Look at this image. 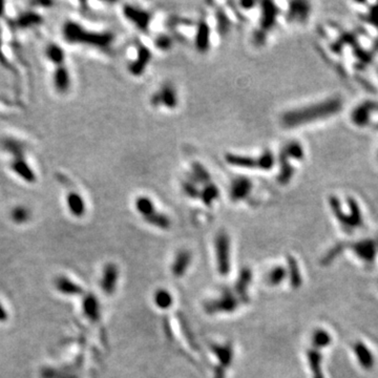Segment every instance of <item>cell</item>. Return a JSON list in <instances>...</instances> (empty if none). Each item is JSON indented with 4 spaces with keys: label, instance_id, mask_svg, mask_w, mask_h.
I'll return each instance as SVG.
<instances>
[{
    "label": "cell",
    "instance_id": "6da1fadb",
    "mask_svg": "<svg viewBox=\"0 0 378 378\" xmlns=\"http://www.w3.org/2000/svg\"><path fill=\"white\" fill-rule=\"evenodd\" d=\"M226 162H228L230 165L246 167L249 169H269L273 164V157L269 152L264 153L263 156L259 158H251L240 155H227Z\"/></svg>",
    "mask_w": 378,
    "mask_h": 378
},
{
    "label": "cell",
    "instance_id": "7a4b0ae2",
    "mask_svg": "<svg viewBox=\"0 0 378 378\" xmlns=\"http://www.w3.org/2000/svg\"><path fill=\"white\" fill-rule=\"evenodd\" d=\"M215 257L218 271L221 275H227L230 271V240L228 234L221 233L215 238Z\"/></svg>",
    "mask_w": 378,
    "mask_h": 378
},
{
    "label": "cell",
    "instance_id": "3957f363",
    "mask_svg": "<svg viewBox=\"0 0 378 378\" xmlns=\"http://www.w3.org/2000/svg\"><path fill=\"white\" fill-rule=\"evenodd\" d=\"M237 306L238 300L235 295L230 292H225L221 297L207 303L205 309L208 313H229L233 312Z\"/></svg>",
    "mask_w": 378,
    "mask_h": 378
},
{
    "label": "cell",
    "instance_id": "277c9868",
    "mask_svg": "<svg viewBox=\"0 0 378 378\" xmlns=\"http://www.w3.org/2000/svg\"><path fill=\"white\" fill-rule=\"evenodd\" d=\"M119 280V268L114 263L106 264L103 268L101 280H100V288L106 295H112L117 288Z\"/></svg>",
    "mask_w": 378,
    "mask_h": 378
},
{
    "label": "cell",
    "instance_id": "5b68a950",
    "mask_svg": "<svg viewBox=\"0 0 378 378\" xmlns=\"http://www.w3.org/2000/svg\"><path fill=\"white\" fill-rule=\"evenodd\" d=\"M54 286L56 290L62 295L66 296H79L83 294V288L78 283L74 282L66 275H58L54 281Z\"/></svg>",
    "mask_w": 378,
    "mask_h": 378
},
{
    "label": "cell",
    "instance_id": "8992f818",
    "mask_svg": "<svg viewBox=\"0 0 378 378\" xmlns=\"http://www.w3.org/2000/svg\"><path fill=\"white\" fill-rule=\"evenodd\" d=\"M81 307L83 315L89 321L97 322L101 318V306H100L98 298L92 293H87L83 296Z\"/></svg>",
    "mask_w": 378,
    "mask_h": 378
},
{
    "label": "cell",
    "instance_id": "52a82bcc",
    "mask_svg": "<svg viewBox=\"0 0 378 378\" xmlns=\"http://www.w3.org/2000/svg\"><path fill=\"white\" fill-rule=\"evenodd\" d=\"M65 204L68 208V211L71 212L74 217L81 218L86 214V203H84V200L82 199L79 192L65 189Z\"/></svg>",
    "mask_w": 378,
    "mask_h": 378
},
{
    "label": "cell",
    "instance_id": "ba28073f",
    "mask_svg": "<svg viewBox=\"0 0 378 378\" xmlns=\"http://www.w3.org/2000/svg\"><path fill=\"white\" fill-rule=\"evenodd\" d=\"M191 263V253L187 250H181L176 254L172 266V272L175 277H181L186 273Z\"/></svg>",
    "mask_w": 378,
    "mask_h": 378
},
{
    "label": "cell",
    "instance_id": "9c48e42d",
    "mask_svg": "<svg viewBox=\"0 0 378 378\" xmlns=\"http://www.w3.org/2000/svg\"><path fill=\"white\" fill-rule=\"evenodd\" d=\"M211 350L219 359L222 368L226 369L231 365L233 359V349L230 344L214 345L211 347Z\"/></svg>",
    "mask_w": 378,
    "mask_h": 378
},
{
    "label": "cell",
    "instance_id": "30bf717a",
    "mask_svg": "<svg viewBox=\"0 0 378 378\" xmlns=\"http://www.w3.org/2000/svg\"><path fill=\"white\" fill-rule=\"evenodd\" d=\"M252 281V272L249 268H243L242 271L238 275V279L235 283V291L238 296H241L242 299L247 300V289Z\"/></svg>",
    "mask_w": 378,
    "mask_h": 378
},
{
    "label": "cell",
    "instance_id": "8fae6325",
    "mask_svg": "<svg viewBox=\"0 0 378 378\" xmlns=\"http://www.w3.org/2000/svg\"><path fill=\"white\" fill-rule=\"evenodd\" d=\"M155 304L158 308L162 310H166L168 308H171L174 303L173 295L171 292L166 289H158L155 293Z\"/></svg>",
    "mask_w": 378,
    "mask_h": 378
},
{
    "label": "cell",
    "instance_id": "7c38bea8",
    "mask_svg": "<svg viewBox=\"0 0 378 378\" xmlns=\"http://www.w3.org/2000/svg\"><path fill=\"white\" fill-rule=\"evenodd\" d=\"M136 207H137L138 211L142 214V217H144V219L148 218V217H150L151 214L157 212L155 205H153V203L149 199L145 198V197H140V198L137 199Z\"/></svg>",
    "mask_w": 378,
    "mask_h": 378
},
{
    "label": "cell",
    "instance_id": "4fadbf2b",
    "mask_svg": "<svg viewBox=\"0 0 378 378\" xmlns=\"http://www.w3.org/2000/svg\"><path fill=\"white\" fill-rule=\"evenodd\" d=\"M288 266H289V276H290V284L292 288H298L302 284V279H300L299 269L295 259L292 257L288 258Z\"/></svg>",
    "mask_w": 378,
    "mask_h": 378
},
{
    "label": "cell",
    "instance_id": "5bb4252c",
    "mask_svg": "<svg viewBox=\"0 0 378 378\" xmlns=\"http://www.w3.org/2000/svg\"><path fill=\"white\" fill-rule=\"evenodd\" d=\"M42 378H79L77 375L69 373L65 369L58 370L55 368H45L41 371Z\"/></svg>",
    "mask_w": 378,
    "mask_h": 378
},
{
    "label": "cell",
    "instance_id": "9a60e30c",
    "mask_svg": "<svg viewBox=\"0 0 378 378\" xmlns=\"http://www.w3.org/2000/svg\"><path fill=\"white\" fill-rule=\"evenodd\" d=\"M286 274V269L283 266L274 267L268 274V284L271 285V286H277V285H280L285 280Z\"/></svg>",
    "mask_w": 378,
    "mask_h": 378
},
{
    "label": "cell",
    "instance_id": "2e32d148",
    "mask_svg": "<svg viewBox=\"0 0 378 378\" xmlns=\"http://www.w3.org/2000/svg\"><path fill=\"white\" fill-rule=\"evenodd\" d=\"M144 220L147 223H149L150 225H153L161 229H167L169 228V226H171V221H169V219L166 217V215L158 213V212H155L153 214H151L150 217L146 218Z\"/></svg>",
    "mask_w": 378,
    "mask_h": 378
},
{
    "label": "cell",
    "instance_id": "e0dca14e",
    "mask_svg": "<svg viewBox=\"0 0 378 378\" xmlns=\"http://www.w3.org/2000/svg\"><path fill=\"white\" fill-rule=\"evenodd\" d=\"M11 218L14 223L25 224L30 219V212L25 207H16L11 213Z\"/></svg>",
    "mask_w": 378,
    "mask_h": 378
},
{
    "label": "cell",
    "instance_id": "ac0fdd59",
    "mask_svg": "<svg viewBox=\"0 0 378 378\" xmlns=\"http://www.w3.org/2000/svg\"><path fill=\"white\" fill-rule=\"evenodd\" d=\"M250 188V183L247 182L246 180H242L240 182H235L233 185V197L234 200L238 199H243L245 198L248 192V189Z\"/></svg>",
    "mask_w": 378,
    "mask_h": 378
},
{
    "label": "cell",
    "instance_id": "d6986e66",
    "mask_svg": "<svg viewBox=\"0 0 378 378\" xmlns=\"http://www.w3.org/2000/svg\"><path fill=\"white\" fill-rule=\"evenodd\" d=\"M355 351H356L357 356H358V358H359V360H360V362H361L362 365H364L366 368H369V367L372 366V362L373 361H372L371 354L368 352V350L365 348L364 346H362V345H357L355 347Z\"/></svg>",
    "mask_w": 378,
    "mask_h": 378
},
{
    "label": "cell",
    "instance_id": "ffe728a7",
    "mask_svg": "<svg viewBox=\"0 0 378 378\" xmlns=\"http://www.w3.org/2000/svg\"><path fill=\"white\" fill-rule=\"evenodd\" d=\"M355 250L360 257L366 259L368 262L371 261L374 257V249L371 244H360L355 247Z\"/></svg>",
    "mask_w": 378,
    "mask_h": 378
},
{
    "label": "cell",
    "instance_id": "44dd1931",
    "mask_svg": "<svg viewBox=\"0 0 378 378\" xmlns=\"http://www.w3.org/2000/svg\"><path fill=\"white\" fill-rule=\"evenodd\" d=\"M313 342H314V344H315L316 347H323V346H326L327 344H329V342H330V337H329V335L325 332V331L319 330V331H316L315 334H314Z\"/></svg>",
    "mask_w": 378,
    "mask_h": 378
},
{
    "label": "cell",
    "instance_id": "7402d4cb",
    "mask_svg": "<svg viewBox=\"0 0 378 378\" xmlns=\"http://www.w3.org/2000/svg\"><path fill=\"white\" fill-rule=\"evenodd\" d=\"M9 319V313H7L5 307L0 302V322H5Z\"/></svg>",
    "mask_w": 378,
    "mask_h": 378
},
{
    "label": "cell",
    "instance_id": "603a6c76",
    "mask_svg": "<svg viewBox=\"0 0 378 378\" xmlns=\"http://www.w3.org/2000/svg\"><path fill=\"white\" fill-rule=\"evenodd\" d=\"M213 378H225V369L222 368L221 366L215 368Z\"/></svg>",
    "mask_w": 378,
    "mask_h": 378
},
{
    "label": "cell",
    "instance_id": "cb8c5ba5",
    "mask_svg": "<svg viewBox=\"0 0 378 378\" xmlns=\"http://www.w3.org/2000/svg\"><path fill=\"white\" fill-rule=\"evenodd\" d=\"M320 369H319V370H314V373H315V378H322V377H321V374H320Z\"/></svg>",
    "mask_w": 378,
    "mask_h": 378
}]
</instances>
